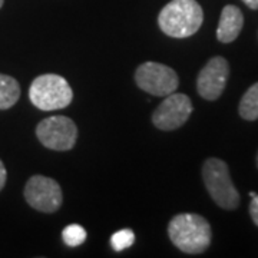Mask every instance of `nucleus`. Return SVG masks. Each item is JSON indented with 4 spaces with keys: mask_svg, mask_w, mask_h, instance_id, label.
Masks as SVG:
<instances>
[{
    "mask_svg": "<svg viewBox=\"0 0 258 258\" xmlns=\"http://www.w3.org/2000/svg\"><path fill=\"white\" fill-rule=\"evenodd\" d=\"M168 235L176 248L186 254H201L212 238L210 222L198 214L175 215L168 225Z\"/></svg>",
    "mask_w": 258,
    "mask_h": 258,
    "instance_id": "f257e3e1",
    "label": "nucleus"
},
{
    "mask_svg": "<svg viewBox=\"0 0 258 258\" xmlns=\"http://www.w3.org/2000/svg\"><path fill=\"white\" fill-rule=\"evenodd\" d=\"M203 22V8L197 0H171L158 16L161 30L176 39L195 35Z\"/></svg>",
    "mask_w": 258,
    "mask_h": 258,
    "instance_id": "f03ea898",
    "label": "nucleus"
},
{
    "mask_svg": "<svg viewBox=\"0 0 258 258\" xmlns=\"http://www.w3.org/2000/svg\"><path fill=\"white\" fill-rule=\"evenodd\" d=\"M204 184L211 198L224 210H237L240 205V194L234 186L230 176L228 165L218 159L210 158L203 166Z\"/></svg>",
    "mask_w": 258,
    "mask_h": 258,
    "instance_id": "7ed1b4c3",
    "label": "nucleus"
},
{
    "mask_svg": "<svg viewBox=\"0 0 258 258\" xmlns=\"http://www.w3.org/2000/svg\"><path fill=\"white\" fill-rule=\"evenodd\" d=\"M29 98L40 111H57L66 108L72 102L74 92L64 78L47 74L37 76L32 82Z\"/></svg>",
    "mask_w": 258,
    "mask_h": 258,
    "instance_id": "20e7f679",
    "label": "nucleus"
},
{
    "mask_svg": "<svg viewBox=\"0 0 258 258\" xmlns=\"http://www.w3.org/2000/svg\"><path fill=\"white\" fill-rule=\"evenodd\" d=\"M135 81L142 91L154 96H168L175 92L179 85L175 71L157 62H145L141 64L137 69Z\"/></svg>",
    "mask_w": 258,
    "mask_h": 258,
    "instance_id": "39448f33",
    "label": "nucleus"
},
{
    "mask_svg": "<svg viewBox=\"0 0 258 258\" xmlns=\"http://www.w3.org/2000/svg\"><path fill=\"white\" fill-rule=\"evenodd\" d=\"M36 137L43 147L53 151H69L75 147L78 128L68 116H50L36 126Z\"/></svg>",
    "mask_w": 258,
    "mask_h": 258,
    "instance_id": "423d86ee",
    "label": "nucleus"
},
{
    "mask_svg": "<svg viewBox=\"0 0 258 258\" xmlns=\"http://www.w3.org/2000/svg\"><path fill=\"white\" fill-rule=\"evenodd\" d=\"M25 198L37 211L52 214L62 205V189L55 179L43 175H33L25 186Z\"/></svg>",
    "mask_w": 258,
    "mask_h": 258,
    "instance_id": "0eeeda50",
    "label": "nucleus"
},
{
    "mask_svg": "<svg viewBox=\"0 0 258 258\" xmlns=\"http://www.w3.org/2000/svg\"><path fill=\"white\" fill-rule=\"evenodd\" d=\"M192 113V102L184 93H171L152 113V122L161 131L181 128Z\"/></svg>",
    "mask_w": 258,
    "mask_h": 258,
    "instance_id": "6e6552de",
    "label": "nucleus"
},
{
    "mask_svg": "<svg viewBox=\"0 0 258 258\" xmlns=\"http://www.w3.org/2000/svg\"><path fill=\"white\" fill-rule=\"evenodd\" d=\"M230 76V64L227 59L215 56L201 69L197 79L198 93L207 101H215L221 96Z\"/></svg>",
    "mask_w": 258,
    "mask_h": 258,
    "instance_id": "1a4fd4ad",
    "label": "nucleus"
},
{
    "mask_svg": "<svg viewBox=\"0 0 258 258\" xmlns=\"http://www.w3.org/2000/svg\"><path fill=\"white\" fill-rule=\"evenodd\" d=\"M242 26H244L242 12L234 5H228L221 12V18L217 29V39L222 43H231L238 37Z\"/></svg>",
    "mask_w": 258,
    "mask_h": 258,
    "instance_id": "9d476101",
    "label": "nucleus"
},
{
    "mask_svg": "<svg viewBox=\"0 0 258 258\" xmlns=\"http://www.w3.org/2000/svg\"><path fill=\"white\" fill-rule=\"evenodd\" d=\"M20 98V85L8 75L0 74V109H9Z\"/></svg>",
    "mask_w": 258,
    "mask_h": 258,
    "instance_id": "9b49d317",
    "label": "nucleus"
},
{
    "mask_svg": "<svg viewBox=\"0 0 258 258\" xmlns=\"http://www.w3.org/2000/svg\"><path fill=\"white\" fill-rule=\"evenodd\" d=\"M240 115L242 119L255 120L258 119V82L254 83L240 102Z\"/></svg>",
    "mask_w": 258,
    "mask_h": 258,
    "instance_id": "f8f14e48",
    "label": "nucleus"
},
{
    "mask_svg": "<svg viewBox=\"0 0 258 258\" xmlns=\"http://www.w3.org/2000/svg\"><path fill=\"white\" fill-rule=\"evenodd\" d=\"M62 238H63L66 245H69V247H79L86 240V231H85L83 227L78 225V224H71L62 232Z\"/></svg>",
    "mask_w": 258,
    "mask_h": 258,
    "instance_id": "ddd939ff",
    "label": "nucleus"
},
{
    "mask_svg": "<svg viewBox=\"0 0 258 258\" xmlns=\"http://www.w3.org/2000/svg\"><path fill=\"white\" fill-rule=\"evenodd\" d=\"M135 241V234L131 230H120L116 231L111 237V245L115 251H123L129 248Z\"/></svg>",
    "mask_w": 258,
    "mask_h": 258,
    "instance_id": "4468645a",
    "label": "nucleus"
},
{
    "mask_svg": "<svg viewBox=\"0 0 258 258\" xmlns=\"http://www.w3.org/2000/svg\"><path fill=\"white\" fill-rule=\"evenodd\" d=\"M249 214H251V218L254 224L258 227V195L255 194L251 200V204H249Z\"/></svg>",
    "mask_w": 258,
    "mask_h": 258,
    "instance_id": "2eb2a0df",
    "label": "nucleus"
},
{
    "mask_svg": "<svg viewBox=\"0 0 258 258\" xmlns=\"http://www.w3.org/2000/svg\"><path fill=\"white\" fill-rule=\"evenodd\" d=\"M6 179H8V172H6V168L3 165V162L0 161V191L5 188Z\"/></svg>",
    "mask_w": 258,
    "mask_h": 258,
    "instance_id": "dca6fc26",
    "label": "nucleus"
},
{
    "mask_svg": "<svg viewBox=\"0 0 258 258\" xmlns=\"http://www.w3.org/2000/svg\"><path fill=\"white\" fill-rule=\"evenodd\" d=\"M242 2L248 6L249 9L258 10V0H242Z\"/></svg>",
    "mask_w": 258,
    "mask_h": 258,
    "instance_id": "f3484780",
    "label": "nucleus"
},
{
    "mask_svg": "<svg viewBox=\"0 0 258 258\" xmlns=\"http://www.w3.org/2000/svg\"><path fill=\"white\" fill-rule=\"evenodd\" d=\"M3 2H5V0H0V8L3 6Z\"/></svg>",
    "mask_w": 258,
    "mask_h": 258,
    "instance_id": "a211bd4d",
    "label": "nucleus"
},
{
    "mask_svg": "<svg viewBox=\"0 0 258 258\" xmlns=\"http://www.w3.org/2000/svg\"><path fill=\"white\" fill-rule=\"evenodd\" d=\"M257 168H258V154H257Z\"/></svg>",
    "mask_w": 258,
    "mask_h": 258,
    "instance_id": "6ab92c4d",
    "label": "nucleus"
}]
</instances>
